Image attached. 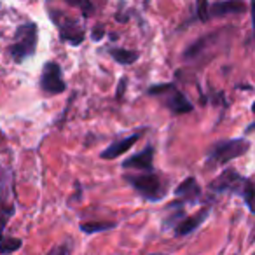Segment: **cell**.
Masks as SVG:
<instances>
[{
	"label": "cell",
	"mask_w": 255,
	"mask_h": 255,
	"mask_svg": "<svg viewBox=\"0 0 255 255\" xmlns=\"http://www.w3.org/2000/svg\"><path fill=\"white\" fill-rule=\"evenodd\" d=\"M210 213H212V210H210V208H203V210H199V212H196L194 215L185 217V219L182 220V222L173 229L175 236L184 238V236H189V234H192L199 226H201L203 222H205L206 219H208Z\"/></svg>",
	"instance_id": "11"
},
{
	"label": "cell",
	"mask_w": 255,
	"mask_h": 255,
	"mask_svg": "<svg viewBox=\"0 0 255 255\" xmlns=\"http://www.w3.org/2000/svg\"><path fill=\"white\" fill-rule=\"evenodd\" d=\"M210 191L217 192V194H238L245 199L248 210L254 212V184L250 178L243 177L238 173L234 168H226L215 180L210 182L208 185Z\"/></svg>",
	"instance_id": "1"
},
{
	"label": "cell",
	"mask_w": 255,
	"mask_h": 255,
	"mask_svg": "<svg viewBox=\"0 0 255 255\" xmlns=\"http://www.w3.org/2000/svg\"><path fill=\"white\" fill-rule=\"evenodd\" d=\"M47 12H49L51 21L56 25L58 33H60V39L65 40V42L72 44V46H81L82 40H84L86 33L82 25L74 18V16H68L67 12L58 11V9L47 7Z\"/></svg>",
	"instance_id": "6"
},
{
	"label": "cell",
	"mask_w": 255,
	"mask_h": 255,
	"mask_svg": "<svg viewBox=\"0 0 255 255\" xmlns=\"http://www.w3.org/2000/svg\"><path fill=\"white\" fill-rule=\"evenodd\" d=\"M23 247V241L18 238H7V236H0V255H9L12 252L19 250Z\"/></svg>",
	"instance_id": "16"
},
{
	"label": "cell",
	"mask_w": 255,
	"mask_h": 255,
	"mask_svg": "<svg viewBox=\"0 0 255 255\" xmlns=\"http://www.w3.org/2000/svg\"><path fill=\"white\" fill-rule=\"evenodd\" d=\"M124 180L131 185L145 201L157 203L164 199L168 194V182L164 177L157 171H150V173H138V175H124Z\"/></svg>",
	"instance_id": "2"
},
{
	"label": "cell",
	"mask_w": 255,
	"mask_h": 255,
	"mask_svg": "<svg viewBox=\"0 0 255 255\" xmlns=\"http://www.w3.org/2000/svg\"><path fill=\"white\" fill-rule=\"evenodd\" d=\"M70 4L75 5V7H81L84 16H91V12L95 11V5L89 4V2H70Z\"/></svg>",
	"instance_id": "17"
},
{
	"label": "cell",
	"mask_w": 255,
	"mask_h": 255,
	"mask_svg": "<svg viewBox=\"0 0 255 255\" xmlns=\"http://www.w3.org/2000/svg\"><path fill=\"white\" fill-rule=\"evenodd\" d=\"M40 89L46 93L47 96L61 95L67 91V82L63 79V70L56 61H47L42 67V74H40Z\"/></svg>",
	"instance_id": "8"
},
{
	"label": "cell",
	"mask_w": 255,
	"mask_h": 255,
	"mask_svg": "<svg viewBox=\"0 0 255 255\" xmlns=\"http://www.w3.org/2000/svg\"><path fill=\"white\" fill-rule=\"evenodd\" d=\"M109 54L119 65H133L136 60H138V53H136V51L124 49V47H110Z\"/></svg>",
	"instance_id": "14"
},
{
	"label": "cell",
	"mask_w": 255,
	"mask_h": 255,
	"mask_svg": "<svg viewBox=\"0 0 255 255\" xmlns=\"http://www.w3.org/2000/svg\"><path fill=\"white\" fill-rule=\"evenodd\" d=\"M154 255H157V254H154Z\"/></svg>",
	"instance_id": "20"
},
{
	"label": "cell",
	"mask_w": 255,
	"mask_h": 255,
	"mask_svg": "<svg viewBox=\"0 0 255 255\" xmlns=\"http://www.w3.org/2000/svg\"><path fill=\"white\" fill-rule=\"evenodd\" d=\"M14 213V184H12L11 170L0 166V236H4V229Z\"/></svg>",
	"instance_id": "7"
},
{
	"label": "cell",
	"mask_w": 255,
	"mask_h": 255,
	"mask_svg": "<svg viewBox=\"0 0 255 255\" xmlns=\"http://www.w3.org/2000/svg\"><path fill=\"white\" fill-rule=\"evenodd\" d=\"M116 227L114 222H82L79 226V229L84 234H96V233H105Z\"/></svg>",
	"instance_id": "15"
},
{
	"label": "cell",
	"mask_w": 255,
	"mask_h": 255,
	"mask_svg": "<svg viewBox=\"0 0 255 255\" xmlns=\"http://www.w3.org/2000/svg\"><path fill=\"white\" fill-rule=\"evenodd\" d=\"M138 140H140V133L129 135V136H126V138H123V140H116V142L110 143L105 150H102V154H100V156H102V159H107V161L116 159V157H119L121 154H126L128 150L131 149V147L138 142Z\"/></svg>",
	"instance_id": "13"
},
{
	"label": "cell",
	"mask_w": 255,
	"mask_h": 255,
	"mask_svg": "<svg viewBox=\"0 0 255 255\" xmlns=\"http://www.w3.org/2000/svg\"><path fill=\"white\" fill-rule=\"evenodd\" d=\"M250 150V142L245 138H231L217 142L206 154V164L212 168L224 166Z\"/></svg>",
	"instance_id": "4"
},
{
	"label": "cell",
	"mask_w": 255,
	"mask_h": 255,
	"mask_svg": "<svg viewBox=\"0 0 255 255\" xmlns=\"http://www.w3.org/2000/svg\"><path fill=\"white\" fill-rule=\"evenodd\" d=\"M177 196L178 201H182L184 205H198L201 201V187L199 184L196 182L194 177H189L175 189L173 192Z\"/></svg>",
	"instance_id": "10"
},
{
	"label": "cell",
	"mask_w": 255,
	"mask_h": 255,
	"mask_svg": "<svg viewBox=\"0 0 255 255\" xmlns=\"http://www.w3.org/2000/svg\"><path fill=\"white\" fill-rule=\"evenodd\" d=\"M124 82H126V79H121V82H119V91H117V98H121V96H123V91H124Z\"/></svg>",
	"instance_id": "19"
},
{
	"label": "cell",
	"mask_w": 255,
	"mask_h": 255,
	"mask_svg": "<svg viewBox=\"0 0 255 255\" xmlns=\"http://www.w3.org/2000/svg\"><path fill=\"white\" fill-rule=\"evenodd\" d=\"M103 35H105V30H103V26L102 25H96L95 28H93V32H91V39L98 42V40L103 39Z\"/></svg>",
	"instance_id": "18"
},
{
	"label": "cell",
	"mask_w": 255,
	"mask_h": 255,
	"mask_svg": "<svg viewBox=\"0 0 255 255\" xmlns=\"http://www.w3.org/2000/svg\"><path fill=\"white\" fill-rule=\"evenodd\" d=\"M37 44H39V26L35 23H23L16 30L14 40H12L11 56L16 63H25L26 60L35 56Z\"/></svg>",
	"instance_id": "3"
},
{
	"label": "cell",
	"mask_w": 255,
	"mask_h": 255,
	"mask_svg": "<svg viewBox=\"0 0 255 255\" xmlns=\"http://www.w3.org/2000/svg\"><path fill=\"white\" fill-rule=\"evenodd\" d=\"M154 152H156L154 145H147L135 156L128 157L123 163V168L124 170H138L140 173H150L154 171Z\"/></svg>",
	"instance_id": "9"
},
{
	"label": "cell",
	"mask_w": 255,
	"mask_h": 255,
	"mask_svg": "<svg viewBox=\"0 0 255 255\" xmlns=\"http://www.w3.org/2000/svg\"><path fill=\"white\" fill-rule=\"evenodd\" d=\"M150 96H157L164 103L170 112L173 114H187L192 112L194 105L189 102V98L171 82H163V84H154L147 89Z\"/></svg>",
	"instance_id": "5"
},
{
	"label": "cell",
	"mask_w": 255,
	"mask_h": 255,
	"mask_svg": "<svg viewBox=\"0 0 255 255\" xmlns=\"http://www.w3.org/2000/svg\"><path fill=\"white\" fill-rule=\"evenodd\" d=\"M247 11V5L243 2H215V4H208L206 7V18H222L227 14H241V12Z\"/></svg>",
	"instance_id": "12"
}]
</instances>
